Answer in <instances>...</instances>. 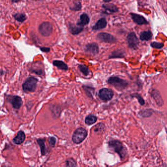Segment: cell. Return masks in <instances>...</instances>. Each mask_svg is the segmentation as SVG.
I'll return each instance as SVG.
<instances>
[{"label": "cell", "instance_id": "obj_1", "mask_svg": "<svg viewBox=\"0 0 167 167\" xmlns=\"http://www.w3.org/2000/svg\"><path fill=\"white\" fill-rule=\"evenodd\" d=\"M108 145L114 151L119 155L121 159L125 158L127 155V151L124 145L120 141L116 140H111L108 142Z\"/></svg>", "mask_w": 167, "mask_h": 167}, {"label": "cell", "instance_id": "obj_2", "mask_svg": "<svg viewBox=\"0 0 167 167\" xmlns=\"http://www.w3.org/2000/svg\"><path fill=\"white\" fill-rule=\"evenodd\" d=\"M107 82L108 84L112 85L119 91L124 90L129 85V82L117 76H112L109 77Z\"/></svg>", "mask_w": 167, "mask_h": 167}, {"label": "cell", "instance_id": "obj_3", "mask_svg": "<svg viewBox=\"0 0 167 167\" xmlns=\"http://www.w3.org/2000/svg\"><path fill=\"white\" fill-rule=\"evenodd\" d=\"M38 81V79L34 76L28 77L22 84L23 91L25 93L34 92L37 89Z\"/></svg>", "mask_w": 167, "mask_h": 167}, {"label": "cell", "instance_id": "obj_4", "mask_svg": "<svg viewBox=\"0 0 167 167\" xmlns=\"http://www.w3.org/2000/svg\"><path fill=\"white\" fill-rule=\"evenodd\" d=\"M87 136V132L83 128H79L76 130L72 137L74 143L79 144L82 143Z\"/></svg>", "mask_w": 167, "mask_h": 167}, {"label": "cell", "instance_id": "obj_5", "mask_svg": "<svg viewBox=\"0 0 167 167\" xmlns=\"http://www.w3.org/2000/svg\"><path fill=\"white\" fill-rule=\"evenodd\" d=\"M127 45L130 49L136 50L139 45V39L134 32H131L126 37Z\"/></svg>", "mask_w": 167, "mask_h": 167}, {"label": "cell", "instance_id": "obj_6", "mask_svg": "<svg viewBox=\"0 0 167 167\" xmlns=\"http://www.w3.org/2000/svg\"><path fill=\"white\" fill-rule=\"evenodd\" d=\"M38 31L39 33L44 37H49L52 33L53 27L50 22H43L39 26Z\"/></svg>", "mask_w": 167, "mask_h": 167}, {"label": "cell", "instance_id": "obj_7", "mask_svg": "<svg viewBox=\"0 0 167 167\" xmlns=\"http://www.w3.org/2000/svg\"><path fill=\"white\" fill-rule=\"evenodd\" d=\"M113 96V91L110 89L103 88L99 90V97L102 101H109L112 99Z\"/></svg>", "mask_w": 167, "mask_h": 167}, {"label": "cell", "instance_id": "obj_8", "mask_svg": "<svg viewBox=\"0 0 167 167\" xmlns=\"http://www.w3.org/2000/svg\"><path fill=\"white\" fill-rule=\"evenodd\" d=\"M97 38L99 40L106 43H115L117 39L113 35L106 32H101L97 35Z\"/></svg>", "mask_w": 167, "mask_h": 167}, {"label": "cell", "instance_id": "obj_9", "mask_svg": "<svg viewBox=\"0 0 167 167\" xmlns=\"http://www.w3.org/2000/svg\"><path fill=\"white\" fill-rule=\"evenodd\" d=\"M7 100L14 109H19L23 104L22 98L18 96H8Z\"/></svg>", "mask_w": 167, "mask_h": 167}, {"label": "cell", "instance_id": "obj_10", "mask_svg": "<svg viewBox=\"0 0 167 167\" xmlns=\"http://www.w3.org/2000/svg\"><path fill=\"white\" fill-rule=\"evenodd\" d=\"M102 12L105 14L111 15L119 12V8L116 5L112 3H107L102 5Z\"/></svg>", "mask_w": 167, "mask_h": 167}, {"label": "cell", "instance_id": "obj_11", "mask_svg": "<svg viewBox=\"0 0 167 167\" xmlns=\"http://www.w3.org/2000/svg\"><path fill=\"white\" fill-rule=\"evenodd\" d=\"M131 18L132 19L133 22L139 25H148L149 22L142 15L134 13H130Z\"/></svg>", "mask_w": 167, "mask_h": 167}, {"label": "cell", "instance_id": "obj_12", "mask_svg": "<svg viewBox=\"0 0 167 167\" xmlns=\"http://www.w3.org/2000/svg\"><path fill=\"white\" fill-rule=\"evenodd\" d=\"M85 51L92 55H96L99 53V47L95 43H90L85 46Z\"/></svg>", "mask_w": 167, "mask_h": 167}, {"label": "cell", "instance_id": "obj_13", "mask_svg": "<svg viewBox=\"0 0 167 167\" xmlns=\"http://www.w3.org/2000/svg\"><path fill=\"white\" fill-rule=\"evenodd\" d=\"M150 96L155 100L158 106H162L164 105V101L163 100L160 93L158 90L153 89L150 91Z\"/></svg>", "mask_w": 167, "mask_h": 167}, {"label": "cell", "instance_id": "obj_14", "mask_svg": "<svg viewBox=\"0 0 167 167\" xmlns=\"http://www.w3.org/2000/svg\"><path fill=\"white\" fill-rule=\"evenodd\" d=\"M90 17L86 13H83L80 15V19L76 23V25L81 27H84L85 26L87 25L90 23Z\"/></svg>", "mask_w": 167, "mask_h": 167}, {"label": "cell", "instance_id": "obj_15", "mask_svg": "<svg viewBox=\"0 0 167 167\" xmlns=\"http://www.w3.org/2000/svg\"><path fill=\"white\" fill-rule=\"evenodd\" d=\"M107 21L105 18H101L97 21L93 26H92V30L98 31L106 28L107 26Z\"/></svg>", "mask_w": 167, "mask_h": 167}, {"label": "cell", "instance_id": "obj_16", "mask_svg": "<svg viewBox=\"0 0 167 167\" xmlns=\"http://www.w3.org/2000/svg\"><path fill=\"white\" fill-rule=\"evenodd\" d=\"M69 31L72 35H78L84 30V27L78 26L76 25L69 23Z\"/></svg>", "mask_w": 167, "mask_h": 167}, {"label": "cell", "instance_id": "obj_17", "mask_svg": "<svg viewBox=\"0 0 167 167\" xmlns=\"http://www.w3.org/2000/svg\"><path fill=\"white\" fill-rule=\"evenodd\" d=\"M125 56V51L118 49V50H116L112 52L108 56V59L124 58Z\"/></svg>", "mask_w": 167, "mask_h": 167}, {"label": "cell", "instance_id": "obj_18", "mask_svg": "<svg viewBox=\"0 0 167 167\" xmlns=\"http://www.w3.org/2000/svg\"><path fill=\"white\" fill-rule=\"evenodd\" d=\"M25 134L22 131H19L17 134V135L13 139V142L15 144L20 145L23 143L25 140Z\"/></svg>", "mask_w": 167, "mask_h": 167}, {"label": "cell", "instance_id": "obj_19", "mask_svg": "<svg viewBox=\"0 0 167 167\" xmlns=\"http://www.w3.org/2000/svg\"><path fill=\"white\" fill-rule=\"evenodd\" d=\"M153 37L152 32L150 30L143 31L140 34V39L141 41H148L150 40Z\"/></svg>", "mask_w": 167, "mask_h": 167}, {"label": "cell", "instance_id": "obj_20", "mask_svg": "<svg viewBox=\"0 0 167 167\" xmlns=\"http://www.w3.org/2000/svg\"><path fill=\"white\" fill-rule=\"evenodd\" d=\"M52 64L54 66L56 67L59 69L61 70L66 71L68 70V66L67 64L65 63L64 62L61 61V60H54L52 62Z\"/></svg>", "mask_w": 167, "mask_h": 167}, {"label": "cell", "instance_id": "obj_21", "mask_svg": "<svg viewBox=\"0 0 167 167\" xmlns=\"http://www.w3.org/2000/svg\"><path fill=\"white\" fill-rule=\"evenodd\" d=\"M38 144L40 147V150H41V155H45L47 153V149L45 145V139H38L37 140Z\"/></svg>", "mask_w": 167, "mask_h": 167}, {"label": "cell", "instance_id": "obj_22", "mask_svg": "<svg viewBox=\"0 0 167 167\" xmlns=\"http://www.w3.org/2000/svg\"><path fill=\"white\" fill-rule=\"evenodd\" d=\"M85 93L87 95L88 97L90 98H93V95L94 94L95 89L93 87L90 86L88 85H83L82 86Z\"/></svg>", "mask_w": 167, "mask_h": 167}, {"label": "cell", "instance_id": "obj_23", "mask_svg": "<svg viewBox=\"0 0 167 167\" xmlns=\"http://www.w3.org/2000/svg\"><path fill=\"white\" fill-rule=\"evenodd\" d=\"M13 16L16 20L21 23L24 22L27 19L26 15L23 13H17Z\"/></svg>", "mask_w": 167, "mask_h": 167}, {"label": "cell", "instance_id": "obj_24", "mask_svg": "<svg viewBox=\"0 0 167 167\" xmlns=\"http://www.w3.org/2000/svg\"><path fill=\"white\" fill-rule=\"evenodd\" d=\"M97 118L93 115H89L85 118V123L87 125H92L97 122Z\"/></svg>", "mask_w": 167, "mask_h": 167}, {"label": "cell", "instance_id": "obj_25", "mask_svg": "<svg viewBox=\"0 0 167 167\" xmlns=\"http://www.w3.org/2000/svg\"><path fill=\"white\" fill-rule=\"evenodd\" d=\"M79 69L81 73L83 74V75L85 76H88L89 75L90 70L88 68V67H87L86 66L84 65H80L79 66Z\"/></svg>", "mask_w": 167, "mask_h": 167}, {"label": "cell", "instance_id": "obj_26", "mask_svg": "<svg viewBox=\"0 0 167 167\" xmlns=\"http://www.w3.org/2000/svg\"><path fill=\"white\" fill-rule=\"evenodd\" d=\"M70 9L74 12H78L82 9V4L81 2L78 1L74 3V5L72 7H70Z\"/></svg>", "mask_w": 167, "mask_h": 167}, {"label": "cell", "instance_id": "obj_27", "mask_svg": "<svg viewBox=\"0 0 167 167\" xmlns=\"http://www.w3.org/2000/svg\"><path fill=\"white\" fill-rule=\"evenodd\" d=\"M131 97H132V98H137L138 101V102L141 106H144L145 104V101L143 97L141 96V95L139 94H132V95H131Z\"/></svg>", "mask_w": 167, "mask_h": 167}, {"label": "cell", "instance_id": "obj_28", "mask_svg": "<svg viewBox=\"0 0 167 167\" xmlns=\"http://www.w3.org/2000/svg\"><path fill=\"white\" fill-rule=\"evenodd\" d=\"M152 109H145L144 111H141L139 112V114L140 116L143 117H150L152 115V112H153Z\"/></svg>", "mask_w": 167, "mask_h": 167}, {"label": "cell", "instance_id": "obj_29", "mask_svg": "<svg viewBox=\"0 0 167 167\" xmlns=\"http://www.w3.org/2000/svg\"><path fill=\"white\" fill-rule=\"evenodd\" d=\"M150 46L155 49H161L164 46V43L158 42H152L150 43Z\"/></svg>", "mask_w": 167, "mask_h": 167}, {"label": "cell", "instance_id": "obj_30", "mask_svg": "<svg viewBox=\"0 0 167 167\" xmlns=\"http://www.w3.org/2000/svg\"><path fill=\"white\" fill-rule=\"evenodd\" d=\"M66 167H76V163L73 158H69L66 161Z\"/></svg>", "mask_w": 167, "mask_h": 167}, {"label": "cell", "instance_id": "obj_31", "mask_svg": "<svg viewBox=\"0 0 167 167\" xmlns=\"http://www.w3.org/2000/svg\"><path fill=\"white\" fill-rule=\"evenodd\" d=\"M30 71L32 73H34V74H37L39 76L43 75V71L41 69H34L30 70Z\"/></svg>", "mask_w": 167, "mask_h": 167}, {"label": "cell", "instance_id": "obj_32", "mask_svg": "<svg viewBox=\"0 0 167 167\" xmlns=\"http://www.w3.org/2000/svg\"><path fill=\"white\" fill-rule=\"evenodd\" d=\"M56 139L55 137H50L49 139V144H50V145L53 148V147H55V145H56Z\"/></svg>", "mask_w": 167, "mask_h": 167}, {"label": "cell", "instance_id": "obj_33", "mask_svg": "<svg viewBox=\"0 0 167 167\" xmlns=\"http://www.w3.org/2000/svg\"><path fill=\"white\" fill-rule=\"evenodd\" d=\"M40 49L43 52H49L50 51V48L47 47H40Z\"/></svg>", "mask_w": 167, "mask_h": 167}, {"label": "cell", "instance_id": "obj_34", "mask_svg": "<svg viewBox=\"0 0 167 167\" xmlns=\"http://www.w3.org/2000/svg\"><path fill=\"white\" fill-rule=\"evenodd\" d=\"M3 71L1 70V69H0V76L2 75H3Z\"/></svg>", "mask_w": 167, "mask_h": 167}, {"label": "cell", "instance_id": "obj_35", "mask_svg": "<svg viewBox=\"0 0 167 167\" xmlns=\"http://www.w3.org/2000/svg\"><path fill=\"white\" fill-rule=\"evenodd\" d=\"M104 2H105V3H109V2H111V1H104Z\"/></svg>", "mask_w": 167, "mask_h": 167}, {"label": "cell", "instance_id": "obj_36", "mask_svg": "<svg viewBox=\"0 0 167 167\" xmlns=\"http://www.w3.org/2000/svg\"><path fill=\"white\" fill-rule=\"evenodd\" d=\"M20 2V1H12V2Z\"/></svg>", "mask_w": 167, "mask_h": 167}]
</instances>
